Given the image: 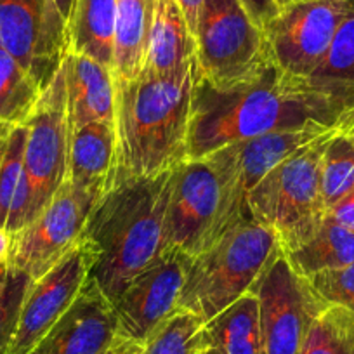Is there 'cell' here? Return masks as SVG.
I'll return each mask as SVG.
<instances>
[{
  "instance_id": "6da1fadb",
  "label": "cell",
  "mask_w": 354,
  "mask_h": 354,
  "mask_svg": "<svg viewBox=\"0 0 354 354\" xmlns=\"http://www.w3.org/2000/svg\"><path fill=\"white\" fill-rule=\"evenodd\" d=\"M354 117V87L292 77L277 64L247 84L216 88L196 75L186 158L273 132L340 127Z\"/></svg>"
},
{
  "instance_id": "7a4b0ae2",
  "label": "cell",
  "mask_w": 354,
  "mask_h": 354,
  "mask_svg": "<svg viewBox=\"0 0 354 354\" xmlns=\"http://www.w3.org/2000/svg\"><path fill=\"white\" fill-rule=\"evenodd\" d=\"M198 64L177 77L142 68L115 80L117 169L113 183L151 179L186 160Z\"/></svg>"
},
{
  "instance_id": "3957f363",
  "label": "cell",
  "mask_w": 354,
  "mask_h": 354,
  "mask_svg": "<svg viewBox=\"0 0 354 354\" xmlns=\"http://www.w3.org/2000/svg\"><path fill=\"white\" fill-rule=\"evenodd\" d=\"M170 170L151 179L113 183L91 216L85 236L97 254L91 278L111 304L139 273L162 257Z\"/></svg>"
},
{
  "instance_id": "277c9868",
  "label": "cell",
  "mask_w": 354,
  "mask_h": 354,
  "mask_svg": "<svg viewBox=\"0 0 354 354\" xmlns=\"http://www.w3.org/2000/svg\"><path fill=\"white\" fill-rule=\"evenodd\" d=\"M281 252L278 234L268 226L254 219L236 224L192 259L179 309L210 322L254 290Z\"/></svg>"
},
{
  "instance_id": "5b68a950",
  "label": "cell",
  "mask_w": 354,
  "mask_h": 354,
  "mask_svg": "<svg viewBox=\"0 0 354 354\" xmlns=\"http://www.w3.org/2000/svg\"><path fill=\"white\" fill-rule=\"evenodd\" d=\"M344 127V125H342ZM340 127L281 160L248 195V214L278 234L283 254L309 240L326 217L322 193L325 148Z\"/></svg>"
},
{
  "instance_id": "8992f818",
  "label": "cell",
  "mask_w": 354,
  "mask_h": 354,
  "mask_svg": "<svg viewBox=\"0 0 354 354\" xmlns=\"http://www.w3.org/2000/svg\"><path fill=\"white\" fill-rule=\"evenodd\" d=\"M195 40L200 78L216 88L247 84L273 64L264 30L240 0H203Z\"/></svg>"
},
{
  "instance_id": "52a82bcc",
  "label": "cell",
  "mask_w": 354,
  "mask_h": 354,
  "mask_svg": "<svg viewBox=\"0 0 354 354\" xmlns=\"http://www.w3.org/2000/svg\"><path fill=\"white\" fill-rule=\"evenodd\" d=\"M332 129L309 127L302 131L273 132V134L230 142L207 155L205 158L216 170L219 181V205L205 248L216 243L236 224L250 219L247 205L248 195L264 179L266 174L277 167L281 160Z\"/></svg>"
},
{
  "instance_id": "ba28073f",
  "label": "cell",
  "mask_w": 354,
  "mask_h": 354,
  "mask_svg": "<svg viewBox=\"0 0 354 354\" xmlns=\"http://www.w3.org/2000/svg\"><path fill=\"white\" fill-rule=\"evenodd\" d=\"M25 176L30 188L28 226L66 183L70 131L63 66L42 93L39 104L25 122Z\"/></svg>"
},
{
  "instance_id": "9c48e42d",
  "label": "cell",
  "mask_w": 354,
  "mask_h": 354,
  "mask_svg": "<svg viewBox=\"0 0 354 354\" xmlns=\"http://www.w3.org/2000/svg\"><path fill=\"white\" fill-rule=\"evenodd\" d=\"M110 188H77L64 183L32 224L15 233L9 264L39 280L84 238L100 200Z\"/></svg>"
},
{
  "instance_id": "30bf717a",
  "label": "cell",
  "mask_w": 354,
  "mask_h": 354,
  "mask_svg": "<svg viewBox=\"0 0 354 354\" xmlns=\"http://www.w3.org/2000/svg\"><path fill=\"white\" fill-rule=\"evenodd\" d=\"M262 354H301L313 322L328 304L281 252L254 287Z\"/></svg>"
},
{
  "instance_id": "8fae6325",
  "label": "cell",
  "mask_w": 354,
  "mask_h": 354,
  "mask_svg": "<svg viewBox=\"0 0 354 354\" xmlns=\"http://www.w3.org/2000/svg\"><path fill=\"white\" fill-rule=\"evenodd\" d=\"M219 205V181L207 158L183 160L170 170L162 223V255L195 257L205 248Z\"/></svg>"
},
{
  "instance_id": "7c38bea8",
  "label": "cell",
  "mask_w": 354,
  "mask_h": 354,
  "mask_svg": "<svg viewBox=\"0 0 354 354\" xmlns=\"http://www.w3.org/2000/svg\"><path fill=\"white\" fill-rule=\"evenodd\" d=\"M349 4L351 0H306L280 9L262 26L273 63L292 77H313Z\"/></svg>"
},
{
  "instance_id": "4fadbf2b",
  "label": "cell",
  "mask_w": 354,
  "mask_h": 354,
  "mask_svg": "<svg viewBox=\"0 0 354 354\" xmlns=\"http://www.w3.org/2000/svg\"><path fill=\"white\" fill-rule=\"evenodd\" d=\"M96 257V247L84 234L57 264L32 281L8 354L32 353L49 335L84 288Z\"/></svg>"
},
{
  "instance_id": "5bb4252c",
  "label": "cell",
  "mask_w": 354,
  "mask_h": 354,
  "mask_svg": "<svg viewBox=\"0 0 354 354\" xmlns=\"http://www.w3.org/2000/svg\"><path fill=\"white\" fill-rule=\"evenodd\" d=\"M189 262V255L170 252L127 285L113 302L118 335L142 344L163 322L179 311Z\"/></svg>"
},
{
  "instance_id": "9a60e30c",
  "label": "cell",
  "mask_w": 354,
  "mask_h": 354,
  "mask_svg": "<svg viewBox=\"0 0 354 354\" xmlns=\"http://www.w3.org/2000/svg\"><path fill=\"white\" fill-rule=\"evenodd\" d=\"M0 47L46 91L68 54V37L47 0H0Z\"/></svg>"
},
{
  "instance_id": "2e32d148",
  "label": "cell",
  "mask_w": 354,
  "mask_h": 354,
  "mask_svg": "<svg viewBox=\"0 0 354 354\" xmlns=\"http://www.w3.org/2000/svg\"><path fill=\"white\" fill-rule=\"evenodd\" d=\"M118 337L113 304L88 277L66 315L42 342L46 354H103Z\"/></svg>"
},
{
  "instance_id": "e0dca14e",
  "label": "cell",
  "mask_w": 354,
  "mask_h": 354,
  "mask_svg": "<svg viewBox=\"0 0 354 354\" xmlns=\"http://www.w3.org/2000/svg\"><path fill=\"white\" fill-rule=\"evenodd\" d=\"M63 71L70 134L93 122L115 124L113 70L87 56L68 53Z\"/></svg>"
},
{
  "instance_id": "ac0fdd59",
  "label": "cell",
  "mask_w": 354,
  "mask_h": 354,
  "mask_svg": "<svg viewBox=\"0 0 354 354\" xmlns=\"http://www.w3.org/2000/svg\"><path fill=\"white\" fill-rule=\"evenodd\" d=\"M196 64V40L177 0H155L146 68L158 77H177Z\"/></svg>"
},
{
  "instance_id": "d6986e66",
  "label": "cell",
  "mask_w": 354,
  "mask_h": 354,
  "mask_svg": "<svg viewBox=\"0 0 354 354\" xmlns=\"http://www.w3.org/2000/svg\"><path fill=\"white\" fill-rule=\"evenodd\" d=\"M117 169L115 124L93 122L70 134L66 181L77 188H111Z\"/></svg>"
},
{
  "instance_id": "ffe728a7",
  "label": "cell",
  "mask_w": 354,
  "mask_h": 354,
  "mask_svg": "<svg viewBox=\"0 0 354 354\" xmlns=\"http://www.w3.org/2000/svg\"><path fill=\"white\" fill-rule=\"evenodd\" d=\"M155 0H117L115 23V80L138 77L146 66Z\"/></svg>"
},
{
  "instance_id": "44dd1931",
  "label": "cell",
  "mask_w": 354,
  "mask_h": 354,
  "mask_svg": "<svg viewBox=\"0 0 354 354\" xmlns=\"http://www.w3.org/2000/svg\"><path fill=\"white\" fill-rule=\"evenodd\" d=\"M115 23L117 0H77L68 28V53L113 68Z\"/></svg>"
},
{
  "instance_id": "7402d4cb",
  "label": "cell",
  "mask_w": 354,
  "mask_h": 354,
  "mask_svg": "<svg viewBox=\"0 0 354 354\" xmlns=\"http://www.w3.org/2000/svg\"><path fill=\"white\" fill-rule=\"evenodd\" d=\"M210 346L223 354H262L259 301L254 292L241 295L205 323Z\"/></svg>"
},
{
  "instance_id": "603a6c76",
  "label": "cell",
  "mask_w": 354,
  "mask_h": 354,
  "mask_svg": "<svg viewBox=\"0 0 354 354\" xmlns=\"http://www.w3.org/2000/svg\"><path fill=\"white\" fill-rule=\"evenodd\" d=\"M285 257L304 278L319 271L342 268L354 262V231L326 216L319 230L301 247L287 252Z\"/></svg>"
},
{
  "instance_id": "cb8c5ba5",
  "label": "cell",
  "mask_w": 354,
  "mask_h": 354,
  "mask_svg": "<svg viewBox=\"0 0 354 354\" xmlns=\"http://www.w3.org/2000/svg\"><path fill=\"white\" fill-rule=\"evenodd\" d=\"M42 93L39 82L0 47V125H25Z\"/></svg>"
},
{
  "instance_id": "d4e9b609",
  "label": "cell",
  "mask_w": 354,
  "mask_h": 354,
  "mask_svg": "<svg viewBox=\"0 0 354 354\" xmlns=\"http://www.w3.org/2000/svg\"><path fill=\"white\" fill-rule=\"evenodd\" d=\"M209 346L205 322L179 309L131 354H198Z\"/></svg>"
},
{
  "instance_id": "484cf974",
  "label": "cell",
  "mask_w": 354,
  "mask_h": 354,
  "mask_svg": "<svg viewBox=\"0 0 354 354\" xmlns=\"http://www.w3.org/2000/svg\"><path fill=\"white\" fill-rule=\"evenodd\" d=\"M354 192V117L328 141L322 165V193L326 212Z\"/></svg>"
},
{
  "instance_id": "4316f807",
  "label": "cell",
  "mask_w": 354,
  "mask_h": 354,
  "mask_svg": "<svg viewBox=\"0 0 354 354\" xmlns=\"http://www.w3.org/2000/svg\"><path fill=\"white\" fill-rule=\"evenodd\" d=\"M301 354H354V311L326 306L313 322Z\"/></svg>"
},
{
  "instance_id": "83f0119b",
  "label": "cell",
  "mask_w": 354,
  "mask_h": 354,
  "mask_svg": "<svg viewBox=\"0 0 354 354\" xmlns=\"http://www.w3.org/2000/svg\"><path fill=\"white\" fill-rule=\"evenodd\" d=\"M313 78L354 87V0H351L349 9L333 35L325 59Z\"/></svg>"
},
{
  "instance_id": "f1b7e54d",
  "label": "cell",
  "mask_w": 354,
  "mask_h": 354,
  "mask_svg": "<svg viewBox=\"0 0 354 354\" xmlns=\"http://www.w3.org/2000/svg\"><path fill=\"white\" fill-rule=\"evenodd\" d=\"M32 278L9 262L0 264V354H8L18 328L23 301Z\"/></svg>"
},
{
  "instance_id": "f546056e",
  "label": "cell",
  "mask_w": 354,
  "mask_h": 354,
  "mask_svg": "<svg viewBox=\"0 0 354 354\" xmlns=\"http://www.w3.org/2000/svg\"><path fill=\"white\" fill-rule=\"evenodd\" d=\"M25 146L26 127H12L0 160V227H6L8 224L12 200L25 174Z\"/></svg>"
},
{
  "instance_id": "4dcf8cb0",
  "label": "cell",
  "mask_w": 354,
  "mask_h": 354,
  "mask_svg": "<svg viewBox=\"0 0 354 354\" xmlns=\"http://www.w3.org/2000/svg\"><path fill=\"white\" fill-rule=\"evenodd\" d=\"M306 280L325 304L342 306L354 311V262L335 270L319 271Z\"/></svg>"
},
{
  "instance_id": "1f68e13d",
  "label": "cell",
  "mask_w": 354,
  "mask_h": 354,
  "mask_svg": "<svg viewBox=\"0 0 354 354\" xmlns=\"http://www.w3.org/2000/svg\"><path fill=\"white\" fill-rule=\"evenodd\" d=\"M245 11L248 12L255 25L262 26L270 23L278 15V8L274 6V0H240Z\"/></svg>"
},
{
  "instance_id": "d6a6232c",
  "label": "cell",
  "mask_w": 354,
  "mask_h": 354,
  "mask_svg": "<svg viewBox=\"0 0 354 354\" xmlns=\"http://www.w3.org/2000/svg\"><path fill=\"white\" fill-rule=\"evenodd\" d=\"M326 216L332 221L339 223L340 226L354 231V192L340 198L335 205H332L326 212Z\"/></svg>"
},
{
  "instance_id": "836d02e7",
  "label": "cell",
  "mask_w": 354,
  "mask_h": 354,
  "mask_svg": "<svg viewBox=\"0 0 354 354\" xmlns=\"http://www.w3.org/2000/svg\"><path fill=\"white\" fill-rule=\"evenodd\" d=\"M75 4H77V0H47L50 16L64 30L66 37L71 23V16H73L75 11Z\"/></svg>"
},
{
  "instance_id": "e575fe53",
  "label": "cell",
  "mask_w": 354,
  "mask_h": 354,
  "mask_svg": "<svg viewBox=\"0 0 354 354\" xmlns=\"http://www.w3.org/2000/svg\"><path fill=\"white\" fill-rule=\"evenodd\" d=\"M177 4L181 8L183 15H185L186 23H188L189 30H192L193 37H195L196 23H198V15L200 9H202L203 0H177Z\"/></svg>"
},
{
  "instance_id": "d590c367",
  "label": "cell",
  "mask_w": 354,
  "mask_h": 354,
  "mask_svg": "<svg viewBox=\"0 0 354 354\" xmlns=\"http://www.w3.org/2000/svg\"><path fill=\"white\" fill-rule=\"evenodd\" d=\"M12 243H15V233L8 231L6 227H0V264L9 261Z\"/></svg>"
},
{
  "instance_id": "8d00e7d4",
  "label": "cell",
  "mask_w": 354,
  "mask_h": 354,
  "mask_svg": "<svg viewBox=\"0 0 354 354\" xmlns=\"http://www.w3.org/2000/svg\"><path fill=\"white\" fill-rule=\"evenodd\" d=\"M12 127H8V125H0V160H2V155H4L6 141H8V136L11 132Z\"/></svg>"
},
{
  "instance_id": "74e56055",
  "label": "cell",
  "mask_w": 354,
  "mask_h": 354,
  "mask_svg": "<svg viewBox=\"0 0 354 354\" xmlns=\"http://www.w3.org/2000/svg\"><path fill=\"white\" fill-rule=\"evenodd\" d=\"M125 342H127V339H124V337H118V339H117V342H115L113 346L110 347V349H108V351H104L103 354H120V351L124 349Z\"/></svg>"
},
{
  "instance_id": "f35d334b",
  "label": "cell",
  "mask_w": 354,
  "mask_h": 354,
  "mask_svg": "<svg viewBox=\"0 0 354 354\" xmlns=\"http://www.w3.org/2000/svg\"><path fill=\"white\" fill-rule=\"evenodd\" d=\"M299 2H306V0H274V6H277L278 11H280V9L288 8V6L299 4Z\"/></svg>"
},
{
  "instance_id": "ab89813d",
  "label": "cell",
  "mask_w": 354,
  "mask_h": 354,
  "mask_svg": "<svg viewBox=\"0 0 354 354\" xmlns=\"http://www.w3.org/2000/svg\"><path fill=\"white\" fill-rule=\"evenodd\" d=\"M138 346H139L138 342H132V340H127V342H125V346H124V349L120 351V354H131L132 351H134Z\"/></svg>"
},
{
  "instance_id": "60d3db41",
  "label": "cell",
  "mask_w": 354,
  "mask_h": 354,
  "mask_svg": "<svg viewBox=\"0 0 354 354\" xmlns=\"http://www.w3.org/2000/svg\"><path fill=\"white\" fill-rule=\"evenodd\" d=\"M198 354H223V353H221L219 349H216V347L209 346V347H205V349H203V351H200Z\"/></svg>"
},
{
  "instance_id": "b9f144b4",
  "label": "cell",
  "mask_w": 354,
  "mask_h": 354,
  "mask_svg": "<svg viewBox=\"0 0 354 354\" xmlns=\"http://www.w3.org/2000/svg\"><path fill=\"white\" fill-rule=\"evenodd\" d=\"M28 354H46V347H44V342H40L39 346H37L35 349H33L32 353H28Z\"/></svg>"
}]
</instances>
